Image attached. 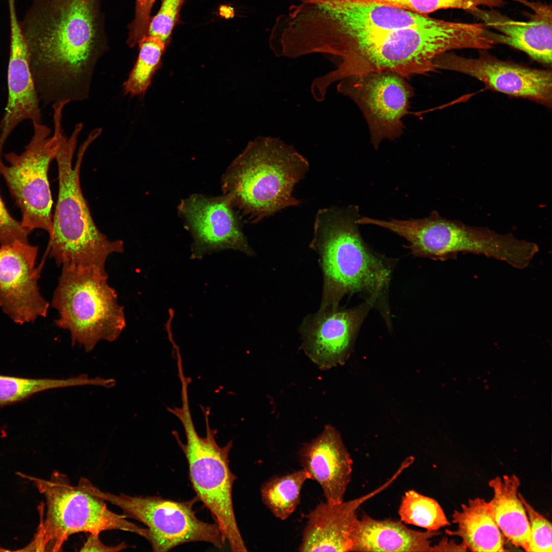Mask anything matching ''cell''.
Segmentation results:
<instances>
[{
    "instance_id": "obj_1",
    "label": "cell",
    "mask_w": 552,
    "mask_h": 552,
    "mask_svg": "<svg viewBox=\"0 0 552 552\" xmlns=\"http://www.w3.org/2000/svg\"><path fill=\"white\" fill-rule=\"evenodd\" d=\"M20 24L40 102L87 99L109 48L101 0H32Z\"/></svg>"
},
{
    "instance_id": "obj_2",
    "label": "cell",
    "mask_w": 552,
    "mask_h": 552,
    "mask_svg": "<svg viewBox=\"0 0 552 552\" xmlns=\"http://www.w3.org/2000/svg\"><path fill=\"white\" fill-rule=\"evenodd\" d=\"M357 205L319 209L309 245L318 255L323 284L320 308L334 310L341 299L366 294L376 305L385 304L392 272L388 259L374 252L360 234Z\"/></svg>"
},
{
    "instance_id": "obj_3",
    "label": "cell",
    "mask_w": 552,
    "mask_h": 552,
    "mask_svg": "<svg viewBox=\"0 0 552 552\" xmlns=\"http://www.w3.org/2000/svg\"><path fill=\"white\" fill-rule=\"evenodd\" d=\"M81 130L80 125H76L68 139L63 135L55 156L58 194L46 253L58 267L93 270L108 275L106 260L112 254L123 252L124 244L120 240H109L100 231L83 195L81 165L86 150L97 137L90 133L80 147L73 166V155Z\"/></svg>"
},
{
    "instance_id": "obj_4",
    "label": "cell",
    "mask_w": 552,
    "mask_h": 552,
    "mask_svg": "<svg viewBox=\"0 0 552 552\" xmlns=\"http://www.w3.org/2000/svg\"><path fill=\"white\" fill-rule=\"evenodd\" d=\"M309 169L307 159L290 147L274 140L254 141L223 175V195L241 219L257 223L300 204L293 192Z\"/></svg>"
},
{
    "instance_id": "obj_5",
    "label": "cell",
    "mask_w": 552,
    "mask_h": 552,
    "mask_svg": "<svg viewBox=\"0 0 552 552\" xmlns=\"http://www.w3.org/2000/svg\"><path fill=\"white\" fill-rule=\"evenodd\" d=\"M482 30L478 23L433 22L392 30L349 55L344 67L349 76L389 71L405 78L436 69L439 55L454 49H478Z\"/></svg>"
},
{
    "instance_id": "obj_6",
    "label": "cell",
    "mask_w": 552,
    "mask_h": 552,
    "mask_svg": "<svg viewBox=\"0 0 552 552\" xmlns=\"http://www.w3.org/2000/svg\"><path fill=\"white\" fill-rule=\"evenodd\" d=\"M188 387H181V406L167 408L181 423L186 443L182 442L177 431L172 433L187 458L189 477L196 498L211 513L224 542L229 543L233 551H247L233 506L232 491L236 477L230 469L228 458L233 442L230 441L223 446L217 444L215 439L217 430L210 427L208 407L200 406L205 418L206 434L204 437L198 435L190 409Z\"/></svg>"
},
{
    "instance_id": "obj_7",
    "label": "cell",
    "mask_w": 552,
    "mask_h": 552,
    "mask_svg": "<svg viewBox=\"0 0 552 552\" xmlns=\"http://www.w3.org/2000/svg\"><path fill=\"white\" fill-rule=\"evenodd\" d=\"M24 476L33 482L45 498V503L39 507L36 534L26 548L61 551L70 537L79 533L100 534L120 530L147 538V528L111 511L101 498L78 485L73 486L66 475L55 471L49 479Z\"/></svg>"
},
{
    "instance_id": "obj_8",
    "label": "cell",
    "mask_w": 552,
    "mask_h": 552,
    "mask_svg": "<svg viewBox=\"0 0 552 552\" xmlns=\"http://www.w3.org/2000/svg\"><path fill=\"white\" fill-rule=\"evenodd\" d=\"M108 275L62 267L52 300L56 326L70 332L72 343L88 352L101 340L117 339L126 327L124 307Z\"/></svg>"
},
{
    "instance_id": "obj_9",
    "label": "cell",
    "mask_w": 552,
    "mask_h": 552,
    "mask_svg": "<svg viewBox=\"0 0 552 552\" xmlns=\"http://www.w3.org/2000/svg\"><path fill=\"white\" fill-rule=\"evenodd\" d=\"M64 102L53 105L54 133L42 123H33L31 139L18 154L5 153L9 164L0 157V174L20 210L21 225L30 233L42 229L49 235L52 227V199L48 179L50 165L55 159L63 135L62 117Z\"/></svg>"
},
{
    "instance_id": "obj_10",
    "label": "cell",
    "mask_w": 552,
    "mask_h": 552,
    "mask_svg": "<svg viewBox=\"0 0 552 552\" xmlns=\"http://www.w3.org/2000/svg\"><path fill=\"white\" fill-rule=\"evenodd\" d=\"M82 487L119 508L126 517L144 524L147 527L146 539L154 551H167L191 542L210 543L219 549L225 544L216 523L203 522L196 516L193 506L197 498L179 502L159 496L115 494L100 489L88 479Z\"/></svg>"
},
{
    "instance_id": "obj_11",
    "label": "cell",
    "mask_w": 552,
    "mask_h": 552,
    "mask_svg": "<svg viewBox=\"0 0 552 552\" xmlns=\"http://www.w3.org/2000/svg\"><path fill=\"white\" fill-rule=\"evenodd\" d=\"M301 1L327 10L330 50L342 58L389 31L429 24L436 20L428 15L351 0Z\"/></svg>"
},
{
    "instance_id": "obj_12",
    "label": "cell",
    "mask_w": 552,
    "mask_h": 552,
    "mask_svg": "<svg viewBox=\"0 0 552 552\" xmlns=\"http://www.w3.org/2000/svg\"><path fill=\"white\" fill-rule=\"evenodd\" d=\"M340 89L358 105L368 124L375 149L384 140L403 133L402 119L408 113L413 91L402 76L374 71L344 78Z\"/></svg>"
},
{
    "instance_id": "obj_13",
    "label": "cell",
    "mask_w": 552,
    "mask_h": 552,
    "mask_svg": "<svg viewBox=\"0 0 552 552\" xmlns=\"http://www.w3.org/2000/svg\"><path fill=\"white\" fill-rule=\"evenodd\" d=\"M38 251L29 242L0 245V308L17 324L33 323L48 313L50 304L38 285L45 258L37 267Z\"/></svg>"
},
{
    "instance_id": "obj_14",
    "label": "cell",
    "mask_w": 552,
    "mask_h": 552,
    "mask_svg": "<svg viewBox=\"0 0 552 552\" xmlns=\"http://www.w3.org/2000/svg\"><path fill=\"white\" fill-rule=\"evenodd\" d=\"M178 211L192 237L194 257L228 249L255 255L242 231L241 218L224 195L194 194L181 200Z\"/></svg>"
},
{
    "instance_id": "obj_15",
    "label": "cell",
    "mask_w": 552,
    "mask_h": 552,
    "mask_svg": "<svg viewBox=\"0 0 552 552\" xmlns=\"http://www.w3.org/2000/svg\"><path fill=\"white\" fill-rule=\"evenodd\" d=\"M434 65L436 70L469 75L496 91L551 106L550 70L532 68L485 54L468 58L447 53L436 57Z\"/></svg>"
},
{
    "instance_id": "obj_16",
    "label": "cell",
    "mask_w": 552,
    "mask_h": 552,
    "mask_svg": "<svg viewBox=\"0 0 552 552\" xmlns=\"http://www.w3.org/2000/svg\"><path fill=\"white\" fill-rule=\"evenodd\" d=\"M374 306L376 302L368 298L350 309H319L307 315L298 328L301 348L323 370L343 363L364 318Z\"/></svg>"
},
{
    "instance_id": "obj_17",
    "label": "cell",
    "mask_w": 552,
    "mask_h": 552,
    "mask_svg": "<svg viewBox=\"0 0 552 552\" xmlns=\"http://www.w3.org/2000/svg\"><path fill=\"white\" fill-rule=\"evenodd\" d=\"M10 50L8 98L0 122V154L14 129L22 122L42 123L40 100L31 72L29 51L14 4L8 6Z\"/></svg>"
},
{
    "instance_id": "obj_18",
    "label": "cell",
    "mask_w": 552,
    "mask_h": 552,
    "mask_svg": "<svg viewBox=\"0 0 552 552\" xmlns=\"http://www.w3.org/2000/svg\"><path fill=\"white\" fill-rule=\"evenodd\" d=\"M399 470L377 489L358 498L338 503H319L306 517V525L298 550L300 551H350L351 536L358 519L357 511L364 502L390 485L400 475Z\"/></svg>"
},
{
    "instance_id": "obj_19",
    "label": "cell",
    "mask_w": 552,
    "mask_h": 552,
    "mask_svg": "<svg viewBox=\"0 0 552 552\" xmlns=\"http://www.w3.org/2000/svg\"><path fill=\"white\" fill-rule=\"evenodd\" d=\"M298 456L302 469L319 485L327 501L343 500L351 479L352 460L334 427L326 426L317 437L304 444Z\"/></svg>"
},
{
    "instance_id": "obj_20",
    "label": "cell",
    "mask_w": 552,
    "mask_h": 552,
    "mask_svg": "<svg viewBox=\"0 0 552 552\" xmlns=\"http://www.w3.org/2000/svg\"><path fill=\"white\" fill-rule=\"evenodd\" d=\"M522 2L533 11L527 21L513 20L496 11L478 8L470 11L481 19L485 26L498 31L499 33L493 34L495 44L508 45L523 51L537 61L551 64V6L539 2Z\"/></svg>"
},
{
    "instance_id": "obj_21",
    "label": "cell",
    "mask_w": 552,
    "mask_h": 552,
    "mask_svg": "<svg viewBox=\"0 0 552 552\" xmlns=\"http://www.w3.org/2000/svg\"><path fill=\"white\" fill-rule=\"evenodd\" d=\"M436 531H417L401 521L377 520L364 514L351 536L350 551H433L430 539Z\"/></svg>"
},
{
    "instance_id": "obj_22",
    "label": "cell",
    "mask_w": 552,
    "mask_h": 552,
    "mask_svg": "<svg viewBox=\"0 0 552 552\" xmlns=\"http://www.w3.org/2000/svg\"><path fill=\"white\" fill-rule=\"evenodd\" d=\"M489 486L493 496L487 502V509L502 535L515 546L530 552L529 522L518 495L519 478L514 474L496 476L489 481Z\"/></svg>"
},
{
    "instance_id": "obj_23",
    "label": "cell",
    "mask_w": 552,
    "mask_h": 552,
    "mask_svg": "<svg viewBox=\"0 0 552 552\" xmlns=\"http://www.w3.org/2000/svg\"><path fill=\"white\" fill-rule=\"evenodd\" d=\"M452 522L455 531L446 530L447 534L459 537L462 544L472 551H504V537L490 514L487 502L477 497L462 504L461 510H454Z\"/></svg>"
},
{
    "instance_id": "obj_24",
    "label": "cell",
    "mask_w": 552,
    "mask_h": 552,
    "mask_svg": "<svg viewBox=\"0 0 552 552\" xmlns=\"http://www.w3.org/2000/svg\"><path fill=\"white\" fill-rule=\"evenodd\" d=\"M309 479L303 469L283 475L273 476L262 485V501L275 517L285 520L298 505L302 489Z\"/></svg>"
},
{
    "instance_id": "obj_25",
    "label": "cell",
    "mask_w": 552,
    "mask_h": 552,
    "mask_svg": "<svg viewBox=\"0 0 552 552\" xmlns=\"http://www.w3.org/2000/svg\"><path fill=\"white\" fill-rule=\"evenodd\" d=\"M139 55L133 67L123 84L125 93L144 95L159 68L166 45L158 38L147 35L139 42Z\"/></svg>"
},
{
    "instance_id": "obj_26",
    "label": "cell",
    "mask_w": 552,
    "mask_h": 552,
    "mask_svg": "<svg viewBox=\"0 0 552 552\" xmlns=\"http://www.w3.org/2000/svg\"><path fill=\"white\" fill-rule=\"evenodd\" d=\"M398 513L402 522L427 531H436L450 525L443 509L435 500L414 490L405 493Z\"/></svg>"
},
{
    "instance_id": "obj_27",
    "label": "cell",
    "mask_w": 552,
    "mask_h": 552,
    "mask_svg": "<svg viewBox=\"0 0 552 552\" xmlns=\"http://www.w3.org/2000/svg\"><path fill=\"white\" fill-rule=\"evenodd\" d=\"M81 375L67 379L25 378L0 375V406L23 400L48 389L82 386Z\"/></svg>"
},
{
    "instance_id": "obj_28",
    "label": "cell",
    "mask_w": 552,
    "mask_h": 552,
    "mask_svg": "<svg viewBox=\"0 0 552 552\" xmlns=\"http://www.w3.org/2000/svg\"><path fill=\"white\" fill-rule=\"evenodd\" d=\"M359 3L384 5L415 13L428 15L443 9H465L470 0H351Z\"/></svg>"
},
{
    "instance_id": "obj_29",
    "label": "cell",
    "mask_w": 552,
    "mask_h": 552,
    "mask_svg": "<svg viewBox=\"0 0 552 552\" xmlns=\"http://www.w3.org/2000/svg\"><path fill=\"white\" fill-rule=\"evenodd\" d=\"M526 512L531 540L530 552H551V524L536 511L520 493H518Z\"/></svg>"
},
{
    "instance_id": "obj_30",
    "label": "cell",
    "mask_w": 552,
    "mask_h": 552,
    "mask_svg": "<svg viewBox=\"0 0 552 552\" xmlns=\"http://www.w3.org/2000/svg\"><path fill=\"white\" fill-rule=\"evenodd\" d=\"M183 1L162 0L158 12L151 18L147 35L157 37L167 45Z\"/></svg>"
},
{
    "instance_id": "obj_31",
    "label": "cell",
    "mask_w": 552,
    "mask_h": 552,
    "mask_svg": "<svg viewBox=\"0 0 552 552\" xmlns=\"http://www.w3.org/2000/svg\"><path fill=\"white\" fill-rule=\"evenodd\" d=\"M156 0H135L134 16L128 26L127 45L133 48L147 35L151 12Z\"/></svg>"
},
{
    "instance_id": "obj_32",
    "label": "cell",
    "mask_w": 552,
    "mask_h": 552,
    "mask_svg": "<svg viewBox=\"0 0 552 552\" xmlns=\"http://www.w3.org/2000/svg\"><path fill=\"white\" fill-rule=\"evenodd\" d=\"M30 233L8 211L0 194V245L19 241L28 242Z\"/></svg>"
},
{
    "instance_id": "obj_33",
    "label": "cell",
    "mask_w": 552,
    "mask_h": 552,
    "mask_svg": "<svg viewBox=\"0 0 552 552\" xmlns=\"http://www.w3.org/2000/svg\"><path fill=\"white\" fill-rule=\"evenodd\" d=\"M99 535L89 534L86 541L81 547L80 551H119L128 547L124 543L116 546L106 545L101 541Z\"/></svg>"
},
{
    "instance_id": "obj_34",
    "label": "cell",
    "mask_w": 552,
    "mask_h": 552,
    "mask_svg": "<svg viewBox=\"0 0 552 552\" xmlns=\"http://www.w3.org/2000/svg\"><path fill=\"white\" fill-rule=\"evenodd\" d=\"M433 551H468L461 544L457 545L450 541L447 538H443L438 544L433 546Z\"/></svg>"
},
{
    "instance_id": "obj_35",
    "label": "cell",
    "mask_w": 552,
    "mask_h": 552,
    "mask_svg": "<svg viewBox=\"0 0 552 552\" xmlns=\"http://www.w3.org/2000/svg\"><path fill=\"white\" fill-rule=\"evenodd\" d=\"M5 550H5L4 549H3L2 547H1L0 546V551H5Z\"/></svg>"
}]
</instances>
